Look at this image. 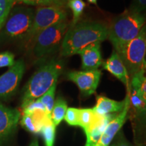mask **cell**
Instances as JSON below:
<instances>
[{
	"mask_svg": "<svg viewBox=\"0 0 146 146\" xmlns=\"http://www.w3.org/2000/svg\"><path fill=\"white\" fill-rule=\"evenodd\" d=\"M108 39V27L97 22H82L70 26L61 43V55L64 57L78 54L95 43Z\"/></svg>",
	"mask_w": 146,
	"mask_h": 146,
	"instance_id": "cell-1",
	"label": "cell"
},
{
	"mask_svg": "<svg viewBox=\"0 0 146 146\" xmlns=\"http://www.w3.org/2000/svg\"><path fill=\"white\" fill-rule=\"evenodd\" d=\"M145 16L126 10L113 20L108 29V38L116 52L134 39L145 25Z\"/></svg>",
	"mask_w": 146,
	"mask_h": 146,
	"instance_id": "cell-2",
	"label": "cell"
},
{
	"mask_svg": "<svg viewBox=\"0 0 146 146\" xmlns=\"http://www.w3.org/2000/svg\"><path fill=\"white\" fill-rule=\"evenodd\" d=\"M62 66L57 61L52 60L38 69L31 77L24 89L22 108L31 102L39 99L55 83L61 73Z\"/></svg>",
	"mask_w": 146,
	"mask_h": 146,
	"instance_id": "cell-3",
	"label": "cell"
},
{
	"mask_svg": "<svg viewBox=\"0 0 146 146\" xmlns=\"http://www.w3.org/2000/svg\"><path fill=\"white\" fill-rule=\"evenodd\" d=\"M123 62L129 78H132L145 65L146 54V25L137 36L116 52Z\"/></svg>",
	"mask_w": 146,
	"mask_h": 146,
	"instance_id": "cell-4",
	"label": "cell"
},
{
	"mask_svg": "<svg viewBox=\"0 0 146 146\" xmlns=\"http://www.w3.org/2000/svg\"><path fill=\"white\" fill-rule=\"evenodd\" d=\"M34 14V10L29 7L12 9L3 25V37L10 40L26 39L31 28Z\"/></svg>",
	"mask_w": 146,
	"mask_h": 146,
	"instance_id": "cell-5",
	"label": "cell"
},
{
	"mask_svg": "<svg viewBox=\"0 0 146 146\" xmlns=\"http://www.w3.org/2000/svg\"><path fill=\"white\" fill-rule=\"evenodd\" d=\"M69 27L68 23L65 21L53 25L39 33L34 40L35 56L40 58L56 50L62 41Z\"/></svg>",
	"mask_w": 146,
	"mask_h": 146,
	"instance_id": "cell-6",
	"label": "cell"
},
{
	"mask_svg": "<svg viewBox=\"0 0 146 146\" xmlns=\"http://www.w3.org/2000/svg\"><path fill=\"white\" fill-rule=\"evenodd\" d=\"M65 21H67V13L61 7L56 5L39 7L35 12L31 28L25 39L34 41L42 31Z\"/></svg>",
	"mask_w": 146,
	"mask_h": 146,
	"instance_id": "cell-7",
	"label": "cell"
},
{
	"mask_svg": "<svg viewBox=\"0 0 146 146\" xmlns=\"http://www.w3.org/2000/svg\"><path fill=\"white\" fill-rule=\"evenodd\" d=\"M25 70L23 60H18L7 72L0 76V100H7L15 94Z\"/></svg>",
	"mask_w": 146,
	"mask_h": 146,
	"instance_id": "cell-8",
	"label": "cell"
},
{
	"mask_svg": "<svg viewBox=\"0 0 146 146\" xmlns=\"http://www.w3.org/2000/svg\"><path fill=\"white\" fill-rule=\"evenodd\" d=\"M101 70L71 71L67 74L69 81H72L78 87L81 94L89 96L95 94L101 78Z\"/></svg>",
	"mask_w": 146,
	"mask_h": 146,
	"instance_id": "cell-9",
	"label": "cell"
},
{
	"mask_svg": "<svg viewBox=\"0 0 146 146\" xmlns=\"http://www.w3.org/2000/svg\"><path fill=\"white\" fill-rule=\"evenodd\" d=\"M125 107L116 117L111 120L106 128L102 137L96 146H108L125 123L129 109H130V88L127 89V94L125 98Z\"/></svg>",
	"mask_w": 146,
	"mask_h": 146,
	"instance_id": "cell-10",
	"label": "cell"
},
{
	"mask_svg": "<svg viewBox=\"0 0 146 146\" xmlns=\"http://www.w3.org/2000/svg\"><path fill=\"white\" fill-rule=\"evenodd\" d=\"M21 116L16 108H11L0 103V143L6 140L15 131Z\"/></svg>",
	"mask_w": 146,
	"mask_h": 146,
	"instance_id": "cell-11",
	"label": "cell"
},
{
	"mask_svg": "<svg viewBox=\"0 0 146 146\" xmlns=\"http://www.w3.org/2000/svg\"><path fill=\"white\" fill-rule=\"evenodd\" d=\"M116 115L108 114L106 115L96 114V118L90 127L85 130L87 141L85 146H96L102 137L106 128L110 122L116 117Z\"/></svg>",
	"mask_w": 146,
	"mask_h": 146,
	"instance_id": "cell-12",
	"label": "cell"
},
{
	"mask_svg": "<svg viewBox=\"0 0 146 146\" xmlns=\"http://www.w3.org/2000/svg\"><path fill=\"white\" fill-rule=\"evenodd\" d=\"M99 42L87 46L78 52L81 58V68L83 70H98L102 64L101 45Z\"/></svg>",
	"mask_w": 146,
	"mask_h": 146,
	"instance_id": "cell-13",
	"label": "cell"
},
{
	"mask_svg": "<svg viewBox=\"0 0 146 146\" xmlns=\"http://www.w3.org/2000/svg\"><path fill=\"white\" fill-rule=\"evenodd\" d=\"M102 65L104 70L108 71L113 76L125 84L127 89L130 88V78L128 74L127 68L116 51H113L110 58L104 62Z\"/></svg>",
	"mask_w": 146,
	"mask_h": 146,
	"instance_id": "cell-14",
	"label": "cell"
},
{
	"mask_svg": "<svg viewBox=\"0 0 146 146\" xmlns=\"http://www.w3.org/2000/svg\"><path fill=\"white\" fill-rule=\"evenodd\" d=\"M140 93L143 100L139 107L132 110V120L137 142L146 144V93Z\"/></svg>",
	"mask_w": 146,
	"mask_h": 146,
	"instance_id": "cell-15",
	"label": "cell"
},
{
	"mask_svg": "<svg viewBox=\"0 0 146 146\" xmlns=\"http://www.w3.org/2000/svg\"><path fill=\"white\" fill-rule=\"evenodd\" d=\"M51 118L46 112L38 110L31 114H23L21 124L27 131L33 133H41L45 122Z\"/></svg>",
	"mask_w": 146,
	"mask_h": 146,
	"instance_id": "cell-16",
	"label": "cell"
},
{
	"mask_svg": "<svg viewBox=\"0 0 146 146\" xmlns=\"http://www.w3.org/2000/svg\"><path fill=\"white\" fill-rule=\"evenodd\" d=\"M125 99L121 102H118L109 99L104 96H98L97 98L96 106L92 109L96 114L104 116L112 113L121 112L125 107Z\"/></svg>",
	"mask_w": 146,
	"mask_h": 146,
	"instance_id": "cell-17",
	"label": "cell"
},
{
	"mask_svg": "<svg viewBox=\"0 0 146 146\" xmlns=\"http://www.w3.org/2000/svg\"><path fill=\"white\" fill-rule=\"evenodd\" d=\"M67 109H68V107H67V104L65 100L60 97L58 98L55 102L52 113H51L52 120L56 127H57L64 118Z\"/></svg>",
	"mask_w": 146,
	"mask_h": 146,
	"instance_id": "cell-18",
	"label": "cell"
},
{
	"mask_svg": "<svg viewBox=\"0 0 146 146\" xmlns=\"http://www.w3.org/2000/svg\"><path fill=\"white\" fill-rule=\"evenodd\" d=\"M66 5L72 12V21L70 26H74L78 23L83 14L86 3L83 0H68Z\"/></svg>",
	"mask_w": 146,
	"mask_h": 146,
	"instance_id": "cell-19",
	"label": "cell"
},
{
	"mask_svg": "<svg viewBox=\"0 0 146 146\" xmlns=\"http://www.w3.org/2000/svg\"><path fill=\"white\" fill-rule=\"evenodd\" d=\"M56 127L53 123L52 118L47 120L42 127L41 133L44 139L45 146H54L56 136Z\"/></svg>",
	"mask_w": 146,
	"mask_h": 146,
	"instance_id": "cell-20",
	"label": "cell"
},
{
	"mask_svg": "<svg viewBox=\"0 0 146 146\" xmlns=\"http://www.w3.org/2000/svg\"><path fill=\"white\" fill-rule=\"evenodd\" d=\"M96 116L92 108L79 109L78 110V126L84 131L90 127Z\"/></svg>",
	"mask_w": 146,
	"mask_h": 146,
	"instance_id": "cell-21",
	"label": "cell"
},
{
	"mask_svg": "<svg viewBox=\"0 0 146 146\" xmlns=\"http://www.w3.org/2000/svg\"><path fill=\"white\" fill-rule=\"evenodd\" d=\"M56 85H57V83H55L44 95H43L41 98L38 99L45 106L47 114L50 115V116L55 103L54 98L56 89Z\"/></svg>",
	"mask_w": 146,
	"mask_h": 146,
	"instance_id": "cell-22",
	"label": "cell"
},
{
	"mask_svg": "<svg viewBox=\"0 0 146 146\" xmlns=\"http://www.w3.org/2000/svg\"><path fill=\"white\" fill-rule=\"evenodd\" d=\"M14 3V0H0V29L4 25Z\"/></svg>",
	"mask_w": 146,
	"mask_h": 146,
	"instance_id": "cell-23",
	"label": "cell"
},
{
	"mask_svg": "<svg viewBox=\"0 0 146 146\" xmlns=\"http://www.w3.org/2000/svg\"><path fill=\"white\" fill-rule=\"evenodd\" d=\"M78 110L75 108H69L66 112L64 119L69 125L78 126Z\"/></svg>",
	"mask_w": 146,
	"mask_h": 146,
	"instance_id": "cell-24",
	"label": "cell"
},
{
	"mask_svg": "<svg viewBox=\"0 0 146 146\" xmlns=\"http://www.w3.org/2000/svg\"><path fill=\"white\" fill-rule=\"evenodd\" d=\"M14 55L12 52L0 53V68L3 67H12L14 64Z\"/></svg>",
	"mask_w": 146,
	"mask_h": 146,
	"instance_id": "cell-25",
	"label": "cell"
},
{
	"mask_svg": "<svg viewBox=\"0 0 146 146\" xmlns=\"http://www.w3.org/2000/svg\"><path fill=\"white\" fill-rule=\"evenodd\" d=\"M129 10L144 15L146 13V0H132Z\"/></svg>",
	"mask_w": 146,
	"mask_h": 146,
	"instance_id": "cell-26",
	"label": "cell"
},
{
	"mask_svg": "<svg viewBox=\"0 0 146 146\" xmlns=\"http://www.w3.org/2000/svg\"><path fill=\"white\" fill-rule=\"evenodd\" d=\"M23 110V114H31V113L36 110H44L46 112L45 106L38 99L31 102L30 104H29L28 105L24 108Z\"/></svg>",
	"mask_w": 146,
	"mask_h": 146,
	"instance_id": "cell-27",
	"label": "cell"
},
{
	"mask_svg": "<svg viewBox=\"0 0 146 146\" xmlns=\"http://www.w3.org/2000/svg\"><path fill=\"white\" fill-rule=\"evenodd\" d=\"M18 3H23L30 5H39V6H50L55 5L54 0H14Z\"/></svg>",
	"mask_w": 146,
	"mask_h": 146,
	"instance_id": "cell-28",
	"label": "cell"
},
{
	"mask_svg": "<svg viewBox=\"0 0 146 146\" xmlns=\"http://www.w3.org/2000/svg\"><path fill=\"white\" fill-rule=\"evenodd\" d=\"M118 135V138L116 139V141H114L111 146H132L127 139H125L123 134H120V133H119Z\"/></svg>",
	"mask_w": 146,
	"mask_h": 146,
	"instance_id": "cell-29",
	"label": "cell"
},
{
	"mask_svg": "<svg viewBox=\"0 0 146 146\" xmlns=\"http://www.w3.org/2000/svg\"><path fill=\"white\" fill-rule=\"evenodd\" d=\"M55 5L56 6H59V7H62L64 5H66L67 3H68V0H54Z\"/></svg>",
	"mask_w": 146,
	"mask_h": 146,
	"instance_id": "cell-30",
	"label": "cell"
},
{
	"mask_svg": "<svg viewBox=\"0 0 146 146\" xmlns=\"http://www.w3.org/2000/svg\"><path fill=\"white\" fill-rule=\"evenodd\" d=\"M29 146H39V143H38V141L36 139H35L32 141L30 145Z\"/></svg>",
	"mask_w": 146,
	"mask_h": 146,
	"instance_id": "cell-31",
	"label": "cell"
},
{
	"mask_svg": "<svg viewBox=\"0 0 146 146\" xmlns=\"http://www.w3.org/2000/svg\"><path fill=\"white\" fill-rule=\"evenodd\" d=\"M87 1H88L89 3H92V4L97 5V1H98V0H87Z\"/></svg>",
	"mask_w": 146,
	"mask_h": 146,
	"instance_id": "cell-32",
	"label": "cell"
},
{
	"mask_svg": "<svg viewBox=\"0 0 146 146\" xmlns=\"http://www.w3.org/2000/svg\"><path fill=\"white\" fill-rule=\"evenodd\" d=\"M145 67H146V61H145Z\"/></svg>",
	"mask_w": 146,
	"mask_h": 146,
	"instance_id": "cell-33",
	"label": "cell"
}]
</instances>
